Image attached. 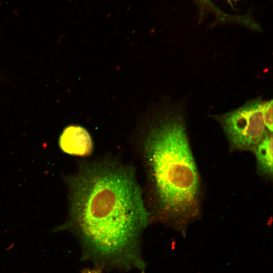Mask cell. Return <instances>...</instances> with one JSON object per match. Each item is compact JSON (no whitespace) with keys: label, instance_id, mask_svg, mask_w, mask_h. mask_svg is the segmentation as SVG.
Returning a JSON list of instances; mask_svg holds the SVG:
<instances>
[{"label":"cell","instance_id":"7a4b0ae2","mask_svg":"<svg viewBox=\"0 0 273 273\" xmlns=\"http://www.w3.org/2000/svg\"><path fill=\"white\" fill-rule=\"evenodd\" d=\"M140 148L151 220L170 226L185 236L188 225L199 214L200 182L181 116L176 112L161 116L145 129Z\"/></svg>","mask_w":273,"mask_h":273},{"label":"cell","instance_id":"5b68a950","mask_svg":"<svg viewBox=\"0 0 273 273\" xmlns=\"http://www.w3.org/2000/svg\"><path fill=\"white\" fill-rule=\"evenodd\" d=\"M257 169L261 174L267 177L272 176V134L268 131L253 150Z\"/></svg>","mask_w":273,"mask_h":273},{"label":"cell","instance_id":"9c48e42d","mask_svg":"<svg viewBox=\"0 0 273 273\" xmlns=\"http://www.w3.org/2000/svg\"><path fill=\"white\" fill-rule=\"evenodd\" d=\"M229 1H240V0H229Z\"/></svg>","mask_w":273,"mask_h":273},{"label":"cell","instance_id":"6da1fadb","mask_svg":"<svg viewBox=\"0 0 273 273\" xmlns=\"http://www.w3.org/2000/svg\"><path fill=\"white\" fill-rule=\"evenodd\" d=\"M64 178L69 215L54 231L74 234L82 259L94 266L143 272L142 237L151 218L134 168L109 159L82 162Z\"/></svg>","mask_w":273,"mask_h":273},{"label":"cell","instance_id":"52a82bcc","mask_svg":"<svg viewBox=\"0 0 273 273\" xmlns=\"http://www.w3.org/2000/svg\"><path fill=\"white\" fill-rule=\"evenodd\" d=\"M102 269L94 266L92 268H86L83 269L81 273H102Z\"/></svg>","mask_w":273,"mask_h":273},{"label":"cell","instance_id":"277c9868","mask_svg":"<svg viewBox=\"0 0 273 273\" xmlns=\"http://www.w3.org/2000/svg\"><path fill=\"white\" fill-rule=\"evenodd\" d=\"M58 144L63 152L72 156H88L93 150L90 134L79 125L66 127L59 136Z\"/></svg>","mask_w":273,"mask_h":273},{"label":"cell","instance_id":"8992f818","mask_svg":"<svg viewBox=\"0 0 273 273\" xmlns=\"http://www.w3.org/2000/svg\"><path fill=\"white\" fill-rule=\"evenodd\" d=\"M264 122L267 129L272 131V101H263L262 105Z\"/></svg>","mask_w":273,"mask_h":273},{"label":"cell","instance_id":"ba28073f","mask_svg":"<svg viewBox=\"0 0 273 273\" xmlns=\"http://www.w3.org/2000/svg\"><path fill=\"white\" fill-rule=\"evenodd\" d=\"M197 3H200L204 2L205 0H195Z\"/></svg>","mask_w":273,"mask_h":273},{"label":"cell","instance_id":"3957f363","mask_svg":"<svg viewBox=\"0 0 273 273\" xmlns=\"http://www.w3.org/2000/svg\"><path fill=\"white\" fill-rule=\"evenodd\" d=\"M263 101L255 99L239 108L215 116L232 150H253L269 131L263 120Z\"/></svg>","mask_w":273,"mask_h":273}]
</instances>
